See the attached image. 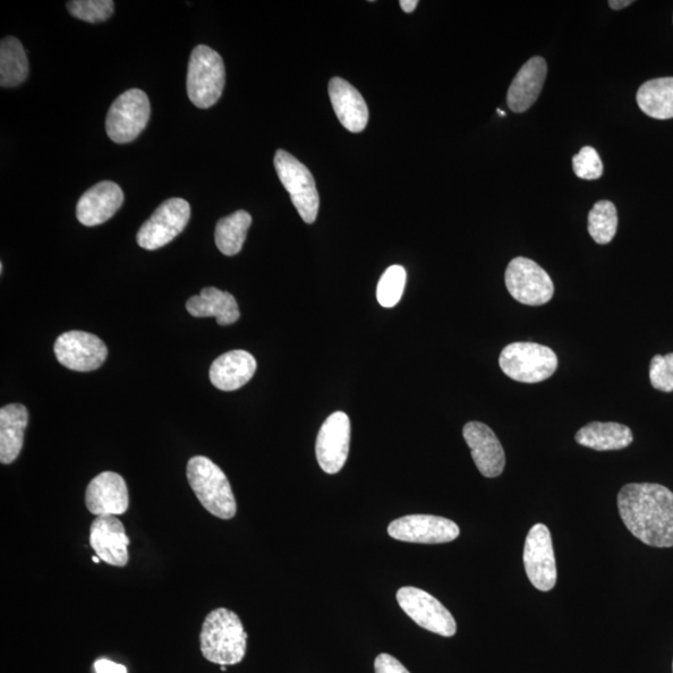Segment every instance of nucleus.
<instances>
[{
  "mask_svg": "<svg viewBox=\"0 0 673 673\" xmlns=\"http://www.w3.org/2000/svg\"><path fill=\"white\" fill-rule=\"evenodd\" d=\"M390 538L415 544H446L460 534L459 526L447 518L434 515H407L388 526Z\"/></svg>",
  "mask_w": 673,
  "mask_h": 673,
  "instance_id": "obj_13",
  "label": "nucleus"
},
{
  "mask_svg": "<svg viewBox=\"0 0 673 673\" xmlns=\"http://www.w3.org/2000/svg\"><path fill=\"white\" fill-rule=\"evenodd\" d=\"M85 504L92 515H123L129 509V491L122 475L104 472L96 476L85 493Z\"/></svg>",
  "mask_w": 673,
  "mask_h": 673,
  "instance_id": "obj_15",
  "label": "nucleus"
},
{
  "mask_svg": "<svg viewBox=\"0 0 673 673\" xmlns=\"http://www.w3.org/2000/svg\"><path fill=\"white\" fill-rule=\"evenodd\" d=\"M251 224V215L244 210L221 219L215 229V241L219 250L226 256H235L240 252Z\"/></svg>",
  "mask_w": 673,
  "mask_h": 673,
  "instance_id": "obj_27",
  "label": "nucleus"
},
{
  "mask_svg": "<svg viewBox=\"0 0 673 673\" xmlns=\"http://www.w3.org/2000/svg\"><path fill=\"white\" fill-rule=\"evenodd\" d=\"M59 363L75 372H91L107 361L108 348L102 340L82 331L66 332L54 345Z\"/></svg>",
  "mask_w": 673,
  "mask_h": 673,
  "instance_id": "obj_12",
  "label": "nucleus"
},
{
  "mask_svg": "<svg viewBox=\"0 0 673 673\" xmlns=\"http://www.w3.org/2000/svg\"><path fill=\"white\" fill-rule=\"evenodd\" d=\"M275 169L279 182L291 196L298 214L306 224H313L317 220L320 209V195L316 182L309 167L303 165L291 153L277 150L275 155Z\"/></svg>",
  "mask_w": 673,
  "mask_h": 673,
  "instance_id": "obj_6",
  "label": "nucleus"
},
{
  "mask_svg": "<svg viewBox=\"0 0 673 673\" xmlns=\"http://www.w3.org/2000/svg\"><path fill=\"white\" fill-rule=\"evenodd\" d=\"M190 215L189 202L180 198L170 199L161 203L141 226L136 240L145 250L161 249L184 232L189 224Z\"/></svg>",
  "mask_w": 673,
  "mask_h": 673,
  "instance_id": "obj_10",
  "label": "nucleus"
},
{
  "mask_svg": "<svg viewBox=\"0 0 673 673\" xmlns=\"http://www.w3.org/2000/svg\"><path fill=\"white\" fill-rule=\"evenodd\" d=\"M636 101L647 116L659 121L673 119V78L644 83L637 91Z\"/></svg>",
  "mask_w": 673,
  "mask_h": 673,
  "instance_id": "obj_25",
  "label": "nucleus"
},
{
  "mask_svg": "<svg viewBox=\"0 0 673 673\" xmlns=\"http://www.w3.org/2000/svg\"><path fill=\"white\" fill-rule=\"evenodd\" d=\"M634 2L632 0H610L609 5L613 11L624 10L628 5H632Z\"/></svg>",
  "mask_w": 673,
  "mask_h": 673,
  "instance_id": "obj_35",
  "label": "nucleus"
},
{
  "mask_svg": "<svg viewBox=\"0 0 673 673\" xmlns=\"http://www.w3.org/2000/svg\"><path fill=\"white\" fill-rule=\"evenodd\" d=\"M419 3V0H402V2H399L400 8H402L406 13L414 12Z\"/></svg>",
  "mask_w": 673,
  "mask_h": 673,
  "instance_id": "obj_36",
  "label": "nucleus"
},
{
  "mask_svg": "<svg viewBox=\"0 0 673 673\" xmlns=\"http://www.w3.org/2000/svg\"><path fill=\"white\" fill-rule=\"evenodd\" d=\"M619 216L615 204L602 200L596 202L589 212V234L599 245H608L618 233Z\"/></svg>",
  "mask_w": 673,
  "mask_h": 673,
  "instance_id": "obj_28",
  "label": "nucleus"
},
{
  "mask_svg": "<svg viewBox=\"0 0 673 673\" xmlns=\"http://www.w3.org/2000/svg\"><path fill=\"white\" fill-rule=\"evenodd\" d=\"M130 539L127 538L125 526L112 515L97 516L90 526V545L102 561L117 568H124L129 562Z\"/></svg>",
  "mask_w": 673,
  "mask_h": 673,
  "instance_id": "obj_17",
  "label": "nucleus"
},
{
  "mask_svg": "<svg viewBox=\"0 0 673 673\" xmlns=\"http://www.w3.org/2000/svg\"><path fill=\"white\" fill-rule=\"evenodd\" d=\"M200 643L204 659L221 666H229L244 660L247 633L234 611L220 608L204 619Z\"/></svg>",
  "mask_w": 673,
  "mask_h": 673,
  "instance_id": "obj_2",
  "label": "nucleus"
},
{
  "mask_svg": "<svg viewBox=\"0 0 673 673\" xmlns=\"http://www.w3.org/2000/svg\"><path fill=\"white\" fill-rule=\"evenodd\" d=\"M28 58L22 42L7 37L0 42V85L3 88L18 87L28 78Z\"/></svg>",
  "mask_w": 673,
  "mask_h": 673,
  "instance_id": "obj_26",
  "label": "nucleus"
},
{
  "mask_svg": "<svg viewBox=\"0 0 673 673\" xmlns=\"http://www.w3.org/2000/svg\"><path fill=\"white\" fill-rule=\"evenodd\" d=\"M187 481L201 506L210 514L229 521L237 513V504L226 474L207 457H194L187 463Z\"/></svg>",
  "mask_w": 673,
  "mask_h": 673,
  "instance_id": "obj_3",
  "label": "nucleus"
},
{
  "mask_svg": "<svg viewBox=\"0 0 673 673\" xmlns=\"http://www.w3.org/2000/svg\"><path fill=\"white\" fill-rule=\"evenodd\" d=\"M3 270H4L3 263H0V272H2V274H3Z\"/></svg>",
  "mask_w": 673,
  "mask_h": 673,
  "instance_id": "obj_38",
  "label": "nucleus"
},
{
  "mask_svg": "<svg viewBox=\"0 0 673 673\" xmlns=\"http://www.w3.org/2000/svg\"><path fill=\"white\" fill-rule=\"evenodd\" d=\"M558 356L551 348L533 342H515L502 349L499 365L511 379L521 383H540L558 370Z\"/></svg>",
  "mask_w": 673,
  "mask_h": 673,
  "instance_id": "obj_5",
  "label": "nucleus"
},
{
  "mask_svg": "<svg viewBox=\"0 0 673 673\" xmlns=\"http://www.w3.org/2000/svg\"><path fill=\"white\" fill-rule=\"evenodd\" d=\"M574 173L583 180H598L602 176L603 165L599 152L585 147L573 158Z\"/></svg>",
  "mask_w": 673,
  "mask_h": 673,
  "instance_id": "obj_31",
  "label": "nucleus"
},
{
  "mask_svg": "<svg viewBox=\"0 0 673 673\" xmlns=\"http://www.w3.org/2000/svg\"><path fill=\"white\" fill-rule=\"evenodd\" d=\"M351 443V421L344 412L331 414L323 423L317 441L316 456L323 472L337 474L342 471Z\"/></svg>",
  "mask_w": 673,
  "mask_h": 673,
  "instance_id": "obj_14",
  "label": "nucleus"
},
{
  "mask_svg": "<svg viewBox=\"0 0 673 673\" xmlns=\"http://www.w3.org/2000/svg\"><path fill=\"white\" fill-rule=\"evenodd\" d=\"M28 419L27 408L22 404H10L0 409V462L2 464H12L20 457Z\"/></svg>",
  "mask_w": 673,
  "mask_h": 673,
  "instance_id": "obj_23",
  "label": "nucleus"
},
{
  "mask_svg": "<svg viewBox=\"0 0 673 673\" xmlns=\"http://www.w3.org/2000/svg\"><path fill=\"white\" fill-rule=\"evenodd\" d=\"M186 309L194 317H215L220 326L233 325L240 319L235 297L215 287L203 288L199 296L191 297Z\"/></svg>",
  "mask_w": 673,
  "mask_h": 673,
  "instance_id": "obj_22",
  "label": "nucleus"
},
{
  "mask_svg": "<svg viewBox=\"0 0 673 673\" xmlns=\"http://www.w3.org/2000/svg\"><path fill=\"white\" fill-rule=\"evenodd\" d=\"M258 370L254 357L241 349L220 356L210 369V379L217 389L233 391L249 383Z\"/></svg>",
  "mask_w": 673,
  "mask_h": 673,
  "instance_id": "obj_21",
  "label": "nucleus"
},
{
  "mask_svg": "<svg viewBox=\"0 0 673 673\" xmlns=\"http://www.w3.org/2000/svg\"><path fill=\"white\" fill-rule=\"evenodd\" d=\"M226 670V666H221V671L225 672Z\"/></svg>",
  "mask_w": 673,
  "mask_h": 673,
  "instance_id": "obj_39",
  "label": "nucleus"
},
{
  "mask_svg": "<svg viewBox=\"0 0 673 673\" xmlns=\"http://www.w3.org/2000/svg\"><path fill=\"white\" fill-rule=\"evenodd\" d=\"M328 92L340 124L348 132H363L369 124L370 112L362 94L342 78L331 79Z\"/></svg>",
  "mask_w": 673,
  "mask_h": 673,
  "instance_id": "obj_20",
  "label": "nucleus"
},
{
  "mask_svg": "<svg viewBox=\"0 0 673 673\" xmlns=\"http://www.w3.org/2000/svg\"><path fill=\"white\" fill-rule=\"evenodd\" d=\"M94 669L97 673H127V670L123 664L109 661L107 659H100L94 663Z\"/></svg>",
  "mask_w": 673,
  "mask_h": 673,
  "instance_id": "obj_34",
  "label": "nucleus"
},
{
  "mask_svg": "<svg viewBox=\"0 0 673 673\" xmlns=\"http://www.w3.org/2000/svg\"><path fill=\"white\" fill-rule=\"evenodd\" d=\"M548 76V64L541 57L527 61L510 84L507 102L511 112L523 114L539 99Z\"/></svg>",
  "mask_w": 673,
  "mask_h": 673,
  "instance_id": "obj_19",
  "label": "nucleus"
},
{
  "mask_svg": "<svg viewBox=\"0 0 673 673\" xmlns=\"http://www.w3.org/2000/svg\"><path fill=\"white\" fill-rule=\"evenodd\" d=\"M575 440L583 447L598 451L620 450L632 445L634 436L627 425L593 422L576 433Z\"/></svg>",
  "mask_w": 673,
  "mask_h": 673,
  "instance_id": "obj_24",
  "label": "nucleus"
},
{
  "mask_svg": "<svg viewBox=\"0 0 673 673\" xmlns=\"http://www.w3.org/2000/svg\"><path fill=\"white\" fill-rule=\"evenodd\" d=\"M226 71L223 58L207 46L192 50L187 71V94L195 107H214L225 88Z\"/></svg>",
  "mask_w": 673,
  "mask_h": 673,
  "instance_id": "obj_4",
  "label": "nucleus"
},
{
  "mask_svg": "<svg viewBox=\"0 0 673 673\" xmlns=\"http://www.w3.org/2000/svg\"><path fill=\"white\" fill-rule=\"evenodd\" d=\"M123 203L122 187L113 182H102L82 196L76 207V217L85 226H98L112 219Z\"/></svg>",
  "mask_w": 673,
  "mask_h": 673,
  "instance_id": "obj_18",
  "label": "nucleus"
},
{
  "mask_svg": "<svg viewBox=\"0 0 673 673\" xmlns=\"http://www.w3.org/2000/svg\"><path fill=\"white\" fill-rule=\"evenodd\" d=\"M113 0H73L67 2L66 10L74 18L88 23L105 22L114 13Z\"/></svg>",
  "mask_w": 673,
  "mask_h": 673,
  "instance_id": "obj_30",
  "label": "nucleus"
},
{
  "mask_svg": "<svg viewBox=\"0 0 673 673\" xmlns=\"http://www.w3.org/2000/svg\"><path fill=\"white\" fill-rule=\"evenodd\" d=\"M374 671L376 673H411L394 656L388 653H381L378 656L376 661H374Z\"/></svg>",
  "mask_w": 673,
  "mask_h": 673,
  "instance_id": "obj_33",
  "label": "nucleus"
},
{
  "mask_svg": "<svg viewBox=\"0 0 673 673\" xmlns=\"http://www.w3.org/2000/svg\"><path fill=\"white\" fill-rule=\"evenodd\" d=\"M619 513L635 538L653 548L673 547V493L660 484H627L618 496Z\"/></svg>",
  "mask_w": 673,
  "mask_h": 673,
  "instance_id": "obj_1",
  "label": "nucleus"
},
{
  "mask_svg": "<svg viewBox=\"0 0 673 673\" xmlns=\"http://www.w3.org/2000/svg\"><path fill=\"white\" fill-rule=\"evenodd\" d=\"M407 283V272L402 266L395 265L382 275L377 287V300L381 306L391 309L402 298Z\"/></svg>",
  "mask_w": 673,
  "mask_h": 673,
  "instance_id": "obj_29",
  "label": "nucleus"
},
{
  "mask_svg": "<svg viewBox=\"0 0 673 673\" xmlns=\"http://www.w3.org/2000/svg\"><path fill=\"white\" fill-rule=\"evenodd\" d=\"M650 381L655 389L673 391V353L655 356L650 363Z\"/></svg>",
  "mask_w": 673,
  "mask_h": 673,
  "instance_id": "obj_32",
  "label": "nucleus"
},
{
  "mask_svg": "<svg viewBox=\"0 0 673 673\" xmlns=\"http://www.w3.org/2000/svg\"><path fill=\"white\" fill-rule=\"evenodd\" d=\"M397 601L416 625L445 637L457 634L453 615L445 605L427 591L419 587L406 586L397 593Z\"/></svg>",
  "mask_w": 673,
  "mask_h": 673,
  "instance_id": "obj_8",
  "label": "nucleus"
},
{
  "mask_svg": "<svg viewBox=\"0 0 673 673\" xmlns=\"http://www.w3.org/2000/svg\"><path fill=\"white\" fill-rule=\"evenodd\" d=\"M100 560H101V559H100L99 557H92V561H94V562H97V564H99Z\"/></svg>",
  "mask_w": 673,
  "mask_h": 673,
  "instance_id": "obj_37",
  "label": "nucleus"
},
{
  "mask_svg": "<svg viewBox=\"0 0 673 673\" xmlns=\"http://www.w3.org/2000/svg\"><path fill=\"white\" fill-rule=\"evenodd\" d=\"M150 119V101L142 90L130 89L122 94L110 108L107 133L116 144L134 141L145 130Z\"/></svg>",
  "mask_w": 673,
  "mask_h": 673,
  "instance_id": "obj_7",
  "label": "nucleus"
},
{
  "mask_svg": "<svg viewBox=\"0 0 673 673\" xmlns=\"http://www.w3.org/2000/svg\"><path fill=\"white\" fill-rule=\"evenodd\" d=\"M506 286L511 297L526 306H543L553 296L548 272L526 258L511 260L506 271Z\"/></svg>",
  "mask_w": 673,
  "mask_h": 673,
  "instance_id": "obj_9",
  "label": "nucleus"
},
{
  "mask_svg": "<svg viewBox=\"0 0 673 673\" xmlns=\"http://www.w3.org/2000/svg\"><path fill=\"white\" fill-rule=\"evenodd\" d=\"M463 437L471 448L476 468L485 478H497L504 472L506 451L488 425L471 422L464 425Z\"/></svg>",
  "mask_w": 673,
  "mask_h": 673,
  "instance_id": "obj_16",
  "label": "nucleus"
},
{
  "mask_svg": "<svg viewBox=\"0 0 673 673\" xmlns=\"http://www.w3.org/2000/svg\"><path fill=\"white\" fill-rule=\"evenodd\" d=\"M524 565L531 583L540 591H550L558 581L556 552L551 534L544 524H536L526 536Z\"/></svg>",
  "mask_w": 673,
  "mask_h": 673,
  "instance_id": "obj_11",
  "label": "nucleus"
}]
</instances>
